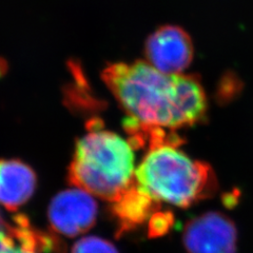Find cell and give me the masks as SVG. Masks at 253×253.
Masks as SVG:
<instances>
[{
    "label": "cell",
    "instance_id": "9",
    "mask_svg": "<svg viewBox=\"0 0 253 253\" xmlns=\"http://www.w3.org/2000/svg\"><path fill=\"white\" fill-rule=\"evenodd\" d=\"M111 204V212L117 219L120 234L144 224L160 207L158 202L149 195L137 181L120 199Z\"/></svg>",
    "mask_w": 253,
    "mask_h": 253
},
{
    "label": "cell",
    "instance_id": "5",
    "mask_svg": "<svg viewBox=\"0 0 253 253\" xmlns=\"http://www.w3.org/2000/svg\"><path fill=\"white\" fill-rule=\"evenodd\" d=\"M192 39L177 26H164L148 37L145 44L147 62L165 74H181L193 60Z\"/></svg>",
    "mask_w": 253,
    "mask_h": 253
},
{
    "label": "cell",
    "instance_id": "3",
    "mask_svg": "<svg viewBox=\"0 0 253 253\" xmlns=\"http://www.w3.org/2000/svg\"><path fill=\"white\" fill-rule=\"evenodd\" d=\"M178 146L164 142L148 147L135 169V179L156 202L188 208L211 197L218 184L208 164L192 160L178 150Z\"/></svg>",
    "mask_w": 253,
    "mask_h": 253
},
{
    "label": "cell",
    "instance_id": "2",
    "mask_svg": "<svg viewBox=\"0 0 253 253\" xmlns=\"http://www.w3.org/2000/svg\"><path fill=\"white\" fill-rule=\"evenodd\" d=\"M99 126V122L93 121L92 130L77 141L69 180L113 203L136 181L134 153L129 141Z\"/></svg>",
    "mask_w": 253,
    "mask_h": 253
},
{
    "label": "cell",
    "instance_id": "6",
    "mask_svg": "<svg viewBox=\"0 0 253 253\" xmlns=\"http://www.w3.org/2000/svg\"><path fill=\"white\" fill-rule=\"evenodd\" d=\"M98 207L89 192L83 189H69L51 201L47 216L57 233L74 237L88 231L95 224Z\"/></svg>",
    "mask_w": 253,
    "mask_h": 253
},
{
    "label": "cell",
    "instance_id": "4",
    "mask_svg": "<svg viewBox=\"0 0 253 253\" xmlns=\"http://www.w3.org/2000/svg\"><path fill=\"white\" fill-rule=\"evenodd\" d=\"M183 244L187 253H236L237 229L219 212H207L189 220Z\"/></svg>",
    "mask_w": 253,
    "mask_h": 253
},
{
    "label": "cell",
    "instance_id": "1",
    "mask_svg": "<svg viewBox=\"0 0 253 253\" xmlns=\"http://www.w3.org/2000/svg\"><path fill=\"white\" fill-rule=\"evenodd\" d=\"M102 79L126 111L130 135L152 129L173 132L206 117L207 97L195 75L165 74L147 61L111 63Z\"/></svg>",
    "mask_w": 253,
    "mask_h": 253
},
{
    "label": "cell",
    "instance_id": "11",
    "mask_svg": "<svg viewBox=\"0 0 253 253\" xmlns=\"http://www.w3.org/2000/svg\"><path fill=\"white\" fill-rule=\"evenodd\" d=\"M173 224L174 216L171 212L156 211L149 218L148 236L150 239H155L168 234Z\"/></svg>",
    "mask_w": 253,
    "mask_h": 253
},
{
    "label": "cell",
    "instance_id": "10",
    "mask_svg": "<svg viewBox=\"0 0 253 253\" xmlns=\"http://www.w3.org/2000/svg\"><path fill=\"white\" fill-rule=\"evenodd\" d=\"M72 253H120L112 243L97 236H88L79 240Z\"/></svg>",
    "mask_w": 253,
    "mask_h": 253
},
{
    "label": "cell",
    "instance_id": "8",
    "mask_svg": "<svg viewBox=\"0 0 253 253\" xmlns=\"http://www.w3.org/2000/svg\"><path fill=\"white\" fill-rule=\"evenodd\" d=\"M36 188V175L30 166L17 160H0V205L15 211L25 205Z\"/></svg>",
    "mask_w": 253,
    "mask_h": 253
},
{
    "label": "cell",
    "instance_id": "7",
    "mask_svg": "<svg viewBox=\"0 0 253 253\" xmlns=\"http://www.w3.org/2000/svg\"><path fill=\"white\" fill-rule=\"evenodd\" d=\"M62 247L59 240L32 227L23 215L15 218L14 226L0 228V253H60Z\"/></svg>",
    "mask_w": 253,
    "mask_h": 253
}]
</instances>
